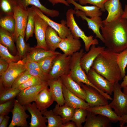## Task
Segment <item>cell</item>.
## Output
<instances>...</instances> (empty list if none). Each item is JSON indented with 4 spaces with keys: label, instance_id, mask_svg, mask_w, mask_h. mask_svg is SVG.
<instances>
[{
    "label": "cell",
    "instance_id": "25",
    "mask_svg": "<svg viewBox=\"0 0 127 127\" xmlns=\"http://www.w3.org/2000/svg\"><path fill=\"white\" fill-rule=\"evenodd\" d=\"M112 109L108 104L104 105L90 107L87 110L96 115H100L107 117L112 123H116L119 121L121 117L118 115Z\"/></svg>",
    "mask_w": 127,
    "mask_h": 127
},
{
    "label": "cell",
    "instance_id": "2",
    "mask_svg": "<svg viewBox=\"0 0 127 127\" xmlns=\"http://www.w3.org/2000/svg\"><path fill=\"white\" fill-rule=\"evenodd\" d=\"M118 53L105 48L95 59L91 67L108 81L119 82L123 78L117 62Z\"/></svg>",
    "mask_w": 127,
    "mask_h": 127
},
{
    "label": "cell",
    "instance_id": "18",
    "mask_svg": "<svg viewBox=\"0 0 127 127\" xmlns=\"http://www.w3.org/2000/svg\"><path fill=\"white\" fill-rule=\"evenodd\" d=\"M104 7L108 15L106 18L103 21V25L121 17L123 13L119 0H108L105 3Z\"/></svg>",
    "mask_w": 127,
    "mask_h": 127
},
{
    "label": "cell",
    "instance_id": "11",
    "mask_svg": "<svg viewBox=\"0 0 127 127\" xmlns=\"http://www.w3.org/2000/svg\"><path fill=\"white\" fill-rule=\"evenodd\" d=\"M35 25L34 31L37 45L35 47L49 50L45 40L46 33L49 26L47 23L36 12L34 16Z\"/></svg>",
    "mask_w": 127,
    "mask_h": 127
},
{
    "label": "cell",
    "instance_id": "43",
    "mask_svg": "<svg viewBox=\"0 0 127 127\" xmlns=\"http://www.w3.org/2000/svg\"><path fill=\"white\" fill-rule=\"evenodd\" d=\"M32 76L26 70L16 78L13 83L12 87L13 88H18L21 85L28 80Z\"/></svg>",
    "mask_w": 127,
    "mask_h": 127
},
{
    "label": "cell",
    "instance_id": "35",
    "mask_svg": "<svg viewBox=\"0 0 127 127\" xmlns=\"http://www.w3.org/2000/svg\"><path fill=\"white\" fill-rule=\"evenodd\" d=\"M87 112L84 109L75 108L70 120L75 123L77 127H82V124L86 121Z\"/></svg>",
    "mask_w": 127,
    "mask_h": 127
},
{
    "label": "cell",
    "instance_id": "13",
    "mask_svg": "<svg viewBox=\"0 0 127 127\" xmlns=\"http://www.w3.org/2000/svg\"><path fill=\"white\" fill-rule=\"evenodd\" d=\"M24 107L20 104L16 99H15L13 108L11 112L12 118L8 127L15 126L27 127L28 126L27 119L30 116L25 112Z\"/></svg>",
    "mask_w": 127,
    "mask_h": 127
},
{
    "label": "cell",
    "instance_id": "36",
    "mask_svg": "<svg viewBox=\"0 0 127 127\" xmlns=\"http://www.w3.org/2000/svg\"><path fill=\"white\" fill-rule=\"evenodd\" d=\"M0 26L12 34L14 32L16 27V22L13 16L6 15L2 16L0 19Z\"/></svg>",
    "mask_w": 127,
    "mask_h": 127
},
{
    "label": "cell",
    "instance_id": "28",
    "mask_svg": "<svg viewBox=\"0 0 127 127\" xmlns=\"http://www.w3.org/2000/svg\"><path fill=\"white\" fill-rule=\"evenodd\" d=\"M13 34L0 28V43L6 47L13 55L17 54Z\"/></svg>",
    "mask_w": 127,
    "mask_h": 127
},
{
    "label": "cell",
    "instance_id": "9",
    "mask_svg": "<svg viewBox=\"0 0 127 127\" xmlns=\"http://www.w3.org/2000/svg\"><path fill=\"white\" fill-rule=\"evenodd\" d=\"M80 85L85 94V100L90 107L104 105L109 104L108 100L96 88L82 83Z\"/></svg>",
    "mask_w": 127,
    "mask_h": 127
},
{
    "label": "cell",
    "instance_id": "7",
    "mask_svg": "<svg viewBox=\"0 0 127 127\" xmlns=\"http://www.w3.org/2000/svg\"><path fill=\"white\" fill-rule=\"evenodd\" d=\"M122 88L119 82L114 83L113 98L111 102L108 104L120 117L127 114V94L122 91Z\"/></svg>",
    "mask_w": 127,
    "mask_h": 127
},
{
    "label": "cell",
    "instance_id": "29",
    "mask_svg": "<svg viewBox=\"0 0 127 127\" xmlns=\"http://www.w3.org/2000/svg\"><path fill=\"white\" fill-rule=\"evenodd\" d=\"M62 39L56 31L49 26H48L46 32L45 40L49 50L55 51L58 48Z\"/></svg>",
    "mask_w": 127,
    "mask_h": 127
},
{
    "label": "cell",
    "instance_id": "17",
    "mask_svg": "<svg viewBox=\"0 0 127 127\" xmlns=\"http://www.w3.org/2000/svg\"><path fill=\"white\" fill-rule=\"evenodd\" d=\"M24 107L31 115L29 127H47L46 123L48 122V120L37 108L35 103L28 104Z\"/></svg>",
    "mask_w": 127,
    "mask_h": 127
},
{
    "label": "cell",
    "instance_id": "19",
    "mask_svg": "<svg viewBox=\"0 0 127 127\" xmlns=\"http://www.w3.org/2000/svg\"><path fill=\"white\" fill-rule=\"evenodd\" d=\"M75 14L77 16L80 17L82 20H85L87 23L88 28L95 34L96 37L99 39L104 43V39L100 32V29L103 26V21L100 16L88 18L84 13L79 10H76Z\"/></svg>",
    "mask_w": 127,
    "mask_h": 127
},
{
    "label": "cell",
    "instance_id": "31",
    "mask_svg": "<svg viewBox=\"0 0 127 127\" xmlns=\"http://www.w3.org/2000/svg\"><path fill=\"white\" fill-rule=\"evenodd\" d=\"M75 109L65 103L61 106L57 104L53 110L56 114L60 116L64 124L70 121Z\"/></svg>",
    "mask_w": 127,
    "mask_h": 127
},
{
    "label": "cell",
    "instance_id": "42",
    "mask_svg": "<svg viewBox=\"0 0 127 127\" xmlns=\"http://www.w3.org/2000/svg\"><path fill=\"white\" fill-rule=\"evenodd\" d=\"M47 82L48 81H44L38 77L32 76L28 80L21 85L18 88L21 91L27 87L38 85Z\"/></svg>",
    "mask_w": 127,
    "mask_h": 127
},
{
    "label": "cell",
    "instance_id": "58",
    "mask_svg": "<svg viewBox=\"0 0 127 127\" xmlns=\"http://www.w3.org/2000/svg\"><path fill=\"white\" fill-rule=\"evenodd\" d=\"M124 127H127V125L126 126H124Z\"/></svg>",
    "mask_w": 127,
    "mask_h": 127
},
{
    "label": "cell",
    "instance_id": "4",
    "mask_svg": "<svg viewBox=\"0 0 127 127\" xmlns=\"http://www.w3.org/2000/svg\"><path fill=\"white\" fill-rule=\"evenodd\" d=\"M85 53L83 49H81L71 56L70 70L68 75L79 85L81 83H83L95 88L101 93L102 91L98 89L89 81L86 73L80 65V59Z\"/></svg>",
    "mask_w": 127,
    "mask_h": 127
},
{
    "label": "cell",
    "instance_id": "38",
    "mask_svg": "<svg viewBox=\"0 0 127 127\" xmlns=\"http://www.w3.org/2000/svg\"><path fill=\"white\" fill-rule=\"evenodd\" d=\"M0 57L9 64L16 62L20 60L18 54L16 56L12 55L6 47L0 43Z\"/></svg>",
    "mask_w": 127,
    "mask_h": 127
},
{
    "label": "cell",
    "instance_id": "16",
    "mask_svg": "<svg viewBox=\"0 0 127 127\" xmlns=\"http://www.w3.org/2000/svg\"><path fill=\"white\" fill-rule=\"evenodd\" d=\"M82 46L79 39L74 37L71 34L66 37L62 39L58 48L67 56H71L79 51Z\"/></svg>",
    "mask_w": 127,
    "mask_h": 127
},
{
    "label": "cell",
    "instance_id": "39",
    "mask_svg": "<svg viewBox=\"0 0 127 127\" xmlns=\"http://www.w3.org/2000/svg\"><path fill=\"white\" fill-rule=\"evenodd\" d=\"M21 90L19 88L12 87L5 89L0 94V103L15 99Z\"/></svg>",
    "mask_w": 127,
    "mask_h": 127
},
{
    "label": "cell",
    "instance_id": "12",
    "mask_svg": "<svg viewBox=\"0 0 127 127\" xmlns=\"http://www.w3.org/2000/svg\"><path fill=\"white\" fill-rule=\"evenodd\" d=\"M48 81L21 90L16 96V99L23 106L32 102H35L39 92L45 87L48 86Z\"/></svg>",
    "mask_w": 127,
    "mask_h": 127
},
{
    "label": "cell",
    "instance_id": "1",
    "mask_svg": "<svg viewBox=\"0 0 127 127\" xmlns=\"http://www.w3.org/2000/svg\"><path fill=\"white\" fill-rule=\"evenodd\" d=\"M107 48L119 53L127 48V20L121 17L100 28Z\"/></svg>",
    "mask_w": 127,
    "mask_h": 127
},
{
    "label": "cell",
    "instance_id": "57",
    "mask_svg": "<svg viewBox=\"0 0 127 127\" xmlns=\"http://www.w3.org/2000/svg\"><path fill=\"white\" fill-rule=\"evenodd\" d=\"M73 0L76 1H78L79 0Z\"/></svg>",
    "mask_w": 127,
    "mask_h": 127
},
{
    "label": "cell",
    "instance_id": "51",
    "mask_svg": "<svg viewBox=\"0 0 127 127\" xmlns=\"http://www.w3.org/2000/svg\"><path fill=\"white\" fill-rule=\"evenodd\" d=\"M119 122L121 127H124L125 123L127 124V114L121 117V120Z\"/></svg>",
    "mask_w": 127,
    "mask_h": 127
},
{
    "label": "cell",
    "instance_id": "14",
    "mask_svg": "<svg viewBox=\"0 0 127 127\" xmlns=\"http://www.w3.org/2000/svg\"><path fill=\"white\" fill-rule=\"evenodd\" d=\"M32 7L35 12L56 31L62 39L64 38L71 34L70 29L67 26L66 21L63 20L61 23H57L50 19L37 7L33 5Z\"/></svg>",
    "mask_w": 127,
    "mask_h": 127
},
{
    "label": "cell",
    "instance_id": "26",
    "mask_svg": "<svg viewBox=\"0 0 127 127\" xmlns=\"http://www.w3.org/2000/svg\"><path fill=\"white\" fill-rule=\"evenodd\" d=\"M60 77L63 84L70 91L85 100V94L80 85L74 80L68 74L63 75Z\"/></svg>",
    "mask_w": 127,
    "mask_h": 127
},
{
    "label": "cell",
    "instance_id": "53",
    "mask_svg": "<svg viewBox=\"0 0 127 127\" xmlns=\"http://www.w3.org/2000/svg\"><path fill=\"white\" fill-rule=\"evenodd\" d=\"M123 79V81L120 84L122 88L127 86V75H125Z\"/></svg>",
    "mask_w": 127,
    "mask_h": 127
},
{
    "label": "cell",
    "instance_id": "54",
    "mask_svg": "<svg viewBox=\"0 0 127 127\" xmlns=\"http://www.w3.org/2000/svg\"><path fill=\"white\" fill-rule=\"evenodd\" d=\"M121 17L124 18L127 20V5L125 4V6L123 13L122 16Z\"/></svg>",
    "mask_w": 127,
    "mask_h": 127
},
{
    "label": "cell",
    "instance_id": "30",
    "mask_svg": "<svg viewBox=\"0 0 127 127\" xmlns=\"http://www.w3.org/2000/svg\"><path fill=\"white\" fill-rule=\"evenodd\" d=\"M66 0L69 4H72L74 6V10L80 11L84 13L87 16L90 18L100 16L102 15V12L100 8L96 6H83L73 0Z\"/></svg>",
    "mask_w": 127,
    "mask_h": 127
},
{
    "label": "cell",
    "instance_id": "46",
    "mask_svg": "<svg viewBox=\"0 0 127 127\" xmlns=\"http://www.w3.org/2000/svg\"><path fill=\"white\" fill-rule=\"evenodd\" d=\"M27 71L30 75L39 78L45 81H48L50 80L48 74L34 69H28Z\"/></svg>",
    "mask_w": 127,
    "mask_h": 127
},
{
    "label": "cell",
    "instance_id": "49",
    "mask_svg": "<svg viewBox=\"0 0 127 127\" xmlns=\"http://www.w3.org/2000/svg\"><path fill=\"white\" fill-rule=\"evenodd\" d=\"M53 5L58 3H61L67 6H69V4L66 0H48Z\"/></svg>",
    "mask_w": 127,
    "mask_h": 127
},
{
    "label": "cell",
    "instance_id": "56",
    "mask_svg": "<svg viewBox=\"0 0 127 127\" xmlns=\"http://www.w3.org/2000/svg\"><path fill=\"white\" fill-rule=\"evenodd\" d=\"M123 88V92L124 93L127 94V86L124 87Z\"/></svg>",
    "mask_w": 127,
    "mask_h": 127
},
{
    "label": "cell",
    "instance_id": "48",
    "mask_svg": "<svg viewBox=\"0 0 127 127\" xmlns=\"http://www.w3.org/2000/svg\"><path fill=\"white\" fill-rule=\"evenodd\" d=\"M9 64L1 58H0V75L1 76L7 70Z\"/></svg>",
    "mask_w": 127,
    "mask_h": 127
},
{
    "label": "cell",
    "instance_id": "27",
    "mask_svg": "<svg viewBox=\"0 0 127 127\" xmlns=\"http://www.w3.org/2000/svg\"><path fill=\"white\" fill-rule=\"evenodd\" d=\"M19 4L25 8L27 9L30 5L34 6L38 8L44 14L52 17L58 16L60 14L59 11L56 10L50 9L42 5L40 0H18Z\"/></svg>",
    "mask_w": 127,
    "mask_h": 127
},
{
    "label": "cell",
    "instance_id": "52",
    "mask_svg": "<svg viewBox=\"0 0 127 127\" xmlns=\"http://www.w3.org/2000/svg\"><path fill=\"white\" fill-rule=\"evenodd\" d=\"M76 126L75 123L73 121H69L63 124L61 127H76Z\"/></svg>",
    "mask_w": 127,
    "mask_h": 127
},
{
    "label": "cell",
    "instance_id": "6",
    "mask_svg": "<svg viewBox=\"0 0 127 127\" xmlns=\"http://www.w3.org/2000/svg\"><path fill=\"white\" fill-rule=\"evenodd\" d=\"M71 56H67L64 53L57 55L49 73L50 80L56 79L61 76L68 74Z\"/></svg>",
    "mask_w": 127,
    "mask_h": 127
},
{
    "label": "cell",
    "instance_id": "15",
    "mask_svg": "<svg viewBox=\"0 0 127 127\" xmlns=\"http://www.w3.org/2000/svg\"><path fill=\"white\" fill-rule=\"evenodd\" d=\"M105 48V47H96V45H92L89 51L83 55L80 60V64L86 74L88 73L95 59Z\"/></svg>",
    "mask_w": 127,
    "mask_h": 127
},
{
    "label": "cell",
    "instance_id": "32",
    "mask_svg": "<svg viewBox=\"0 0 127 127\" xmlns=\"http://www.w3.org/2000/svg\"><path fill=\"white\" fill-rule=\"evenodd\" d=\"M41 112L48 120L47 127H61L63 123V119L60 116L55 113L53 110L48 111L46 109Z\"/></svg>",
    "mask_w": 127,
    "mask_h": 127
},
{
    "label": "cell",
    "instance_id": "34",
    "mask_svg": "<svg viewBox=\"0 0 127 127\" xmlns=\"http://www.w3.org/2000/svg\"><path fill=\"white\" fill-rule=\"evenodd\" d=\"M19 4L18 0H0L1 12L6 15L13 16L15 8Z\"/></svg>",
    "mask_w": 127,
    "mask_h": 127
},
{
    "label": "cell",
    "instance_id": "21",
    "mask_svg": "<svg viewBox=\"0 0 127 127\" xmlns=\"http://www.w3.org/2000/svg\"><path fill=\"white\" fill-rule=\"evenodd\" d=\"M61 53L59 52L47 50L40 48L30 47L25 56L23 59L38 62L47 57Z\"/></svg>",
    "mask_w": 127,
    "mask_h": 127
},
{
    "label": "cell",
    "instance_id": "22",
    "mask_svg": "<svg viewBox=\"0 0 127 127\" xmlns=\"http://www.w3.org/2000/svg\"><path fill=\"white\" fill-rule=\"evenodd\" d=\"M49 90L54 101L60 106L65 103L62 88V83L60 77L53 80H49L48 81Z\"/></svg>",
    "mask_w": 127,
    "mask_h": 127
},
{
    "label": "cell",
    "instance_id": "10",
    "mask_svg": "<svg viewBox=\"0 0 127 127\" xmlns=\"http://www.w3.org/2000/svg\"><path fill=\"white\" fill-rule=\"evenodd\" d=\"M87 75L89 81L99 90L109 95H112L115 83L105 78L91 67Z\"/></svg>",
    "mask_w": 127,
    "mask_h": 127
},
{
    "label": "cell",
    "instance_id": "23",
    "mask_svg": "<svg viewBox=\"0 0 127 127\" xmlns=\"http://www.w3.org/2000/svg\"><path fill=\"white\" fill-rule=\"evenodd\" d=\"M98 115L96 116L92 112L88 111L85 123L83 127H111L112 122L108 118L101 115Z\"/></svg>",
    "mask_w": 127,
    "mask_h": 127
},
{
    "label": "cell",
    "instance_id": "5",
    "mask_svg": "<svg viewBox=\"0 0 127 127\" xmlns=\"http://www.w3.org/2000/svg\"><path fill=\"white\" fill-rule=\"evenodd\" d=\"M27 70L23 60H20L16 62L10 63L7 71L0 76V81L5 89L11 88L16 78Z\"/></svg>",
    "mask_w": 127,
    "mask_h": 127
},
{
    "label": "cell",
    "instance_id": "50",
    "mask_svg": "<svg viewBox=\"0 0 127 127\" xmlns=\"http://www.w3.org/2000/svg\"><path fill=\"white\" fill-rule=\"evenodd\" d=\"M10 117L7 115H5L4 118L0 124V127H7Z\"/></svg>",
    "mask_w": 127,
    "mask_h": 127
},
{
    "label": "cell",
    "instance_id": "33",
    "mask_svg": "<svg viewBox=\"0 0 127 127\" xmlns=\"http://www.w3.org/2000/svg\"><path fill=\"white\" fill-rule=\"evenodd\" d=\"M28 10L26 28L25 31V41L27 42L29 38L33 36L35 28L34 16L36 12L32 7H27Z\"/></svg>",
    "mask_w": 127,
    "mask_h": 127
},
{
    "label": "cell",
    "instance_id": "3",
    "mask_svg": "<svg viewBox=\"0 0 127 127\" xmlns=\"http://www.w3.org/2000/svg\"><path fill=\"white\" fill-rule=\"evenodd\" d=\"M75 12L76 10L72 8L67 10L66 14V25L74 38L78 39L80 38L82 40L84 43L85 51L88 52L91 45H98V41L97 39H94L92 35L88 36L86 35L79 28L74 18V15L75 14Z\"/></svg>",
    "mask_w": 127,
    "mask_h": 127
},
{
    "label": "cell",
    "instance_id": "40",
    "mask_svg": "<svg viewBox=\"0 0 127 127\" xmlns=\"http://www.w3.org/2000/svg\"><path fill=\"white\" fill-rule=\"evenodd\" d=\"M117 62L123 79L126 75L125 69L127 65V48L118 53Z\"/></svg>",
    "mask_w": 127,
    "mask_h": 127
},
{
    "label": "cell",
    "instance_id": "47",
    "mask_svg": "<svg viewBox=\"0 0 127 127\" xmlns=\"http://www.w3.org/2000/svg\"><path fill=\"white\" fill-rule=\"evenodd\" d=\"M24 61L27 70L34 69L43 72L40 68L37 62L22 59Z\"/></svg>",
    "mask_w": 127,
    "mask_h": 127
},
{
    "label": "cell",
    "instance_id": "8",
    "mask_svg": "<svg viewBox=\"0 0 127 127\" xmlns=\"http://www.w3.org/2000/svg\"><path fill=\"white\" fill-rule=\"evenodd\" d=\"M28 15V10L24 8L20 4L14 8L13 16L16 22L15 30L13 34L15 42L20 35L25 36Z\"/></svg>",
    "mask_w": 127,
    "mask_h": 127
},
{
    "label": "cell",
    "instance_id": "24",
    "mask_svg": "<svg viewBox=\"0 0 127 127\" xmlns=\"http://www.w3.org/2000/svg\"><path fill=\"white\" fill-rule=\"evenodd\" d=\"M48 87H45L39 92L35 101L37 107L41 111L47 109L54 101Z\"/></svg>",
    "mask_w": 127,
    "mask_h": 127
},
{
    "label": "cell",
    "instance_id": "37",
    "mask_svg": "<svg viewBox=\"0 0 127 127\" xmlns=\"http://www.w3.org/2000/svg\"><path fill=\"white\" fill-rule=\"evenodd\" d=\"M25 36L20 35L16 39L15 42L17 51V54L20 59H23L26 56L30 47L29 44L26 43L24 40Z\"/></svg>",
    "mask_w": 127,
    "mask_h": 127
},
{
    "label": "cell",
    "instance_id": "45",
    "mask_svg": "<svg viewBox=\"0 0 127 127\" xmlns=\"http://www.w3.org/2000/svg\"><path fill=\"white\" fill-rule=\"evenodd\" d=\"M108 0H79V4L82 5H85L89 4L96 6L100 8L103 12L106 11L104 7L105 3Z\"/></svg>",
    "mask_w": 127,
    "mask_h": 127
},
{
    "label": "cell",
    "instance_id": "44",
    "mask_svg": "<svg viewBox=\"0 0 127 127\" xmlns=\"http://www.w3.org/2000/svg\"><path fill=\"white\" fill-rule=\"evenodd\" d=\"M15 99L0 104V115H7L9 112H11L14 107Z\"/></svg>",
    "mask_w": 127,
    "mask_h": 127
},
{
    "label": "cell",
    "instance_id": "20",
    "mask_svg": "<svg viewBox=\"0 0 127 127\" xmlns=\"http://www.w3.org/2000/svg\"><path fill=\"white\" fill-rule=\"evenodd\" d=\"M62 88L65 104L75 109L82 108L87 110L90 108L84 100L72 93L63 84Z\"/></svg>",
    "mask_w": 127,
    "mask_h": 127
},
{
    "label": "cell",
    "instance_id": "55",
    "mask_svg": "<svg viewBox=\"0 0 127 127\" xmlns=\"http://www.w3.org/2000/svg\"><path fill=\"white\" fill-rule=\"evenodd\" d=\"M5 115L3 114L0 115V124L4 120Z\"/></svg>",
    "mask_w": 127,
    "mask_h": 127
},
{
    "label": "cell",
    "instance_id": "41",
    "mask_svg": "<svg viewBox=\"0 0 127 127\" xmlns=\"http://www.w3.org/2000/svg\"><path fill=\"white\" fill-rule=\"evenodd\" d=\"M57 55L47 57L37 62L44 72L49 74L52 68L54 59Z\"/></svg>",
    "mask_w": 127,
    "mask_h": 127
}]
</instances>
